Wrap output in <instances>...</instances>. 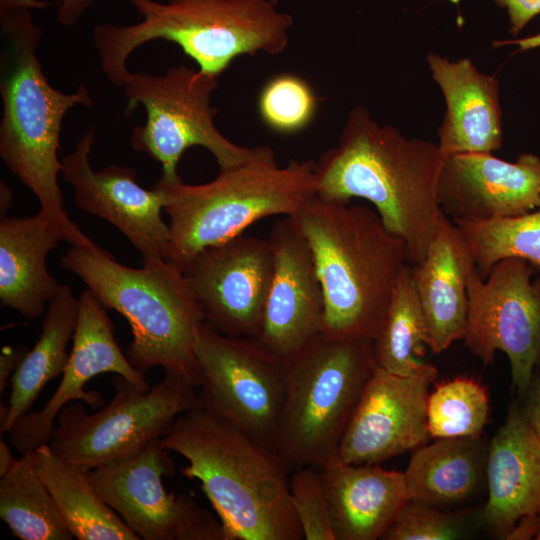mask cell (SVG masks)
I'll use <instances>...</instances> for the list:
<instances>
[{
	"label": "cell",
	"mask_w": 540,
	"mask_h": 540,
	"mask_svg": "<svg viewBox=\"0 0 540 540\" xmlns=\"http://www.w3.org/2000/svg\"><path fill=\"white\" fill-rule=\"evenodd\" d=\"M443 161L437 143L407 138L356 106L336 146L315 161L317 196L369 201L386 229L406 243L410 264H416L424 258L443 214L438 198Z\"/></svg>",
	"instance_id": "obj_1"
},
{
	"label": "cell",
	"mask_w": 540,
	"mask_h": 540,
	"mask_svg": "<svg viewBox=\"0 0 540 540\" xmlns=\"http://www.w3.org/2000/svg\"><path fill=\"white\" fill-rule=\"evenodd\" d=\"M30 7L0 4L1 52L0 157L8 169L39 199L41 212L71 246L97 245L68 217L58 184L62 121L76 105L91 107L89 90L79 85L63 93L50 85L37 54L42 28Z\"/></svg>",
	"instance_id": "obj_2"
},
{
	"label": "cell",
	"mask_w": 540,
	"mask_h": 540,
	"mask_svg": "<svg viewBox=\"0 0 540 540\" xmlns=\"http://www.w3.org/2000/svg\"><path fill=\"white\" fill-rule=\"evenodd\" d=\"M162 444L187 460L225 540H301L290 498V470L280 454L204 408L179 415Z\"/></svg>",
	"instance_id": "obj_3"
},
{
	"label": "cell",
	"mask_w": 540,
	"mask_h": 540,
	"mask_svg": "<svg viewBox=\"0 0 540 540\" xmlns=\"http://www.w3.org/2000/svg\"><path fill=\"white\" fill-rule=\"evenodd\" d=\"M305 237L324 297L322 334L375 340L396 282L410 264L406 243L369 207L314 196L290 217Z\"/></svg>",
	"instance_id": "obj_4"
},
{
	"label": "cell",
	"mask_w": 540,
	"mask_h": 540,
	"mask_svg": "<svg viewBox=\"0 0 540 540\" xmlns=\"http://www.w3.org/2000/svg\"><path fill=\"white\" fill-rule=\"evenodd\" d=\"M138 23H103L92 38L111 84L123 87L129 56L156 39L177 44L201 72L218 78L241 55H276L289 43L293 17L276 0H127Z\"/></svg>",
	"instance_id": "obj_5"
},
{
	"label": "cell",
	"mask_w": 540,
	"mask_h": 540,
	"mask_svg": "<svg viewBox=\"0 0 540 540\" xmlns=\"http://www.w3.org/2000/svg\"><path fill=\"white\" fill-rule=\"evenodd\" d=\"M61 266L77 275L98 301L128 321L130 363L146 374L154 367L190 378L197 386L194 346L204 322L183 271L165 259H143L131 268L101 249L75 247Z\"/></svg>",
	"instance_id": "obj_6"
},
{
	"label": "cell",
	"mask_w": 540,
	"mask_h": 540,
	"mask_svg": "<svg viewBox=\"0 0 540 540\" xmlns=\"http://www.w3.org/2000/svg\"><path fill=\"white\" fill-rule=\"evenodd\" d=\"M159 183L166 193L169 241L164 259L184 271L206 248L230 240L265 217L295 215L317 195L314 160L279 166L274 151L229 168L204 184Z\"/></svg>",
	"instance_id": "obj_7"
},
{
	"label": "cell",
	"mask_w": 540,
	"mask_h": 540,
	"mask_svg": "<svg viewBox=\"0 0 540 540\" xmlns=\"http://www.w3.org/2000/svg\"><path fill=\"white\" fill-rule=\"evenodd\" d=\"M286 378L275 448L290 472L321 469L340 441L377 368L370 339H332L322 333L285 360Z\"/></svg>",
	"instance_id": "obj_8"
},
{
	"label": "cell",
	"mask_w": 540,
	"mask_h": 540,
	"mask_svg": "<svg viewBox=\"0 0 540 540\" xmlns=\"http://www.w3.org/2000/svg\"><path fill=\"white\" fill-rule=\"evenodd\" d=\"M218 78L185 65L170 67L163 74L136 72L123 85L129 116L141 104L146 122L131 131L130 143L162 167L160 180L173 184L181 181L177 172L183 153L201 146L216 159L220 169H229L273 152L268 146L243 147L227 139L216 128L217 109L211 95Z\"/></svg>",
	"instance_id": "obj_9"
},
{
	"label": "cell",
	"mask_w": 540,
	"mask_h": 540,
	"mask_svg": "<svg viewBox=\"0 0 540 540\" xmlns=\"http://www.w3.org/2000/svg\"><path fill=\"white\" fill-rule=\"evenodd\" d=\"M112 385L114 395L99 411L88 414L75 403L59 412L49 442L58 457L89 471L162 438L179 415L202 408L194 381L178 373L165 372L148 391L121 375Z\"/></svg>",
	"instance_id": "obj_10"
},
{
	"label": "cell",
	"mask_w": 540,
	"mask_h": 540,
	"mask_svg": "<svg viewBox=\"0 0 540 540\" xmlns=\"http://www.w3.org/2000/svg\"><path fill=\"white\" fill-rule=\"evenodd\" d=\"M194 352L202 408L276 450L285 360L257 338L227 336L205 322L198 332Z\"/></svg>",
	"instance_id": "obj_11"
},
{
	"label": "cell",
	"mask_w": 540,
	"mask_h": 540,
	"mask_svg": "<svg viewBox=\"0 0 540 540\" xmlns=\"http://www.w3.org/2000/svg\"><path fill=\"white\" fill-rule=\"evenodd\" d=\"M519 258L498 261L483 278L468 281V316L463 342L484 365L506 354L513 388L523 395L540 361V277Z\"/></svg>",
	"instance_id": "obj_12"
},
{
	"label": "cell",
	"mask_w": 540,
	"mask_h": 540,
	"mask_svg": "<svg viewBox=\"0 0 540 540\" xmlns=\"http://www.w3.org/2000/svg\"><path fill=\"white\" fill-rule=\"evenodd\" d=\"M155 438L88 471L99 496L144 540H225L222 524L187 494L168 493L162 477L175 467Z\"/></svg>",
	"instance_id": "obj_13"
},
{
	"label": "cell",
	"mask_w": 540,
	"mask_h": 540,
	"mask_svg": "<svg viewBox=\"0 0 540 540\" xmlns=\"http://www.w3.org/2000/svg\"><path fill=\"white\" fill-rule=\"evenodd\" d=\"M273 270L268 238L241 234L198 253L183 273L208 326L257 338Z\"/></svg>",
	"instance_id": "obj_14"
},
{
	"label": "cell",
	"mask_w": 540,
	"mask_h": 540,
	"mask_svg": "<svg viewBox=\"0 0 540 540\" xmlns=\"http://www.w3.org/2000/svg\"><path fill=\"white\" fill-rule=\"evenodd\" d=\"M437 376L430 363L410 375L377 366L344 431L338 459L379 464L425 444L430 438L427 400Z\"/></svg>",
	"instance_id": "obj_15"
},
{
	"label": "cell",
	"mask_w": 540,
	"mask_h": 540,
	"mask_svg": "<svg viewBox=\"0 0 540 540\" xmlns=\"http://www.w3.org/2000/svg\"><path fill=\"white\" fill-rule=\"evenodd\" d=\"M78 299V323L59 386L40 410L23 415L8 432L11 443L21 456L49 444L57 416L70 402L80 400L92 408L103 405V398L97 391L84 390L87 382L95 376L112 372L125 377L143 391L151 388L145 374L130 363L118 346L106 307L89 289H85Z\"/></svg>",
	"instance_id": "obj_16"
},
{
	"label": "cell",
	"mask_w": 540,
	"mask_h": 540,
	"mask_svg": "<svg viewBox=\"0 0 540 540\" xmlns=\"http://www.w3.org/2000/svg\"><path fill=\"white\" fill-rule=\"evenodd\" d=\"M95 141L92 125L74 150L62 159V177L74 190L76 205L120 230L143 259H164L169 225L162 219L166 193L159 183L151 190L138 185L136 171L111 164L95 171L89 154Z\"/></svg>",
	"instance_id": "obj_17"
},
{
	"label": "cell",
	"mask_w": 540,
	"mask_h": 540,
	"mask_svg": "<svg viewBox=\"0 0 540 540\" xmlns=\"http://www.w3.org/2000/svg\"><path fill=\"white\" fill-rule=\"evenodd\" d=\"M272 281L257 339L287 360L322 332L323 290L310 247L285 216L271 228Z\"/></svg>",
	"instance_id": "obj_18"
},
{
	"label": "cell",
	"mask_w": 540,
	"mask_h": 540,
	"mask_svg": "<svg viewBox=\"0 0 540 540\" xmlns=\"http://www.w3.org/2000/svg\"><path fill=\"white\" fill-rule=\"evenodd\" d=\"M438 198L453 221H487L533 211L540 206V157L522 153L509 162L492 153L447 156Z\"/></svg>",
	"instance_id": "obj_19"
},
{
	"label": "cell",
	"mask_w": 540,
	"mask_h": 540,
	"mask_svg": "<svg viewBox=\"0 0 540 540\" xmlns=\"http://www.w3.org/2000/svg\"><path fill=\"white\" fill-rule=\"evenodd\" d=\"M426 61L446 105L437 143L444 158L498 151L503 129L497 79L480 72L470 59L453 61L430 52Z\"/></svg>",
	"instance_id": "obj_20"
},
{
	"label": "cell",
	"mask_w": 540,
	"mask_h": 540,
	"mask_svg": "<svg viewBox=\"0 0 540 540\" xmlns=\"http://www.w3.org/2000/svg\"><path fill=\"white\" fill-rule=\"evenodd\" d=\"M476 269L469 245L444 212L424 258L411 274L429 331V349L439 354L462 340L468 316V281Z\"/></svg>",
	"instance_id": "obj_21"
},
{
	"label": "cell",
	"mask_w": 540,
	"mask_h": 540,
	"mask_svg": "<svg viewBox=\"0 0 540 540\" xmlns=\"http://www.w3.org/2000/svg\"><path fill=\"white\" fill-rule=\"evenodd\" d=\"M485 475L482 518L494 532L506 536L521 518L540 516V440L516 404L487 447Z\"/></svg>",
	"instance_id": "obj_22"
},
{
	"label": "cell",
	"mask_w": 540,
	"mask_h": 540,
	"mask_svg": "<svg viewBox=\"0 0 540 540\" xmlns=\"http://www.w3.org/2000/svg\"><path fill=\"white\" fill-rule=\"evenodd\" d=\"M335 540L382 539L409 501L404 473L349 464L337 455L322 468Z\"/></svg>",
	"instance_id": "obj_23"
},
{
	"label": "cell",
	"mask_w": 540,
	"mask_h": 540,
	"mask_svg": "<svg viewBox=\"0 0 540 540\" xmlns=\"http://www.w3.org/2000/svg\"><path fill=\"white\" fill-rule=\"evenodd\" d=\"M64 236L41 212L33 217L0 220V300L25 318L43 315L61 285L46 260Z\"/></svg>",
	"instance_id": "obj_24"
},
{
	"label": "cell",
	"mask_w": 540,
	"mask_h": 540,
	"mask_svg": "<svg viewBox=\"0 0 540 540\" xmlns=\"http://www.w3.org/2000/svg\"><path fill=\"white\" fill-rule=\"evenodd\" d=\"M479 436L437 438L418 447L404 473L409 500L437 508L468 500L485 474Z\"/></svg>",
	"instance_id": "obj_25"
},
{
	"label": "cell",
	"mask_w": 540,
	"mask_h": 540,
	"mask_svg": "<svg viewBox=\"0 0 540 540\" xmlns=\"http://www.w3.org/2000/svg\"><path fill=\"white\" fill-rule=\"evenodd\" d=\"M79 299L69 285H61L49 302L42 332L10 378L9 405L0 408V432L8 433L28 410L49 381L62 375L70 356L68 343L78 323Z\"/></svg>",
	"instance_id": "obj_26"
},
{
	"label": "cell",
	"mask_w": 540,
	"mask_h": 540,
	"mask_svg": "<svg viewBox=\"0 0 540 540\" xmlns=\"http://www.w3.org/2000/svg\"><path fill=\"white\" fill-rule=\"evenodd\" d=\"M48 488L72 536L78 540H139L99 496L88 470L58 457L49 444L26 454Z\"/></svg>",
	"instance_id": "obj_27"
},
{
	"label": "cell",
	"mask_w": 540,
	"mask_h": 540,
	"mask_svg": "<svg viewBox=\"0 0 540 540\" xmlns=\"http://www.w3.org/2000/svg\"><path fill=\"white\" fill-rule=\"evenodd\" d=\"M377 366L399 375L418 372L427 362L421 360L429 348L426 318L415 289L411 264L404 267L375 338Z\"/></svg>",
	"instance_id": "obj_28"
},
{
	"label": "cell",
	"mask_w": 540,
	"mask_h": 540,
	"mask_svg": "<svg viewBox=\"0 0 540 540\" xmlns=\"http://www.w3.org/2000/svg\"><path fill=\"white\" fill-rule=\"evenodd\" d=\"M0 517L22 540H71L54 500L26 455L0 477Z\"/></svg>",
	"instance_id": "obj_29"
},
{
	"label": "cell",
	"mask_w": 540,
	"mask_h": 540,
	"mask_svg": "<svg viewBox=\"0 0 540 540\" xmlns=\"http://www.w3.org/2000/svg\"><path fill=\"white\" fill-rule=\"evenodd\" d=\"M485 278L505 258H519L540 271V206L528 213L487 221H454Z\"/></svg>",
	"instance_id": "obj_30"
},
{
	"label": "cell",
	"mask_w": 540,
	"mask_h": 540,
	"mask_svg": "<svg viewBox=\"0 0 540 540\" xmlns=\"http://www.w3.org/2000/svg\"><path fill=\"white\" fill-rule=\"evenodd\" d=\"M490 412L487 389L470 376L436 383L427 400L430 438L479 436Z\"/></svg>",
	"instance_id": "obj_31"
},
{
	"label": "cell",
	"mask_w": 540,
	"mask_h": 540,
	"mask_svg": "<svg viewBox=\"0 0 540 540\" xmlns=\"http://www.w3.org/2000/svg\"><path fill=\"white\" fill-rule=\"evenodd\" d=\"M318 98L312 87L294 74L272 77L261 89L258 111L262 121L278 133L303 130L314 118Z\"/></svg>",
	"instance_id": "obj_32"
},
{
	"label": "cell",
	"mask_w": 540,
	"mask_h": 540,
	"mask_svg": "<svg viewBox=\"0 0 540 540\" xmlns=\"http://www.w3.org/2000/svg\"><path fill=\"white\" fill-rule=\"evenodd\" d=\"M290 498L306 540H335L321 469L304 466L291 471Z\"/></svg>",
	"instance_id": "obj_33"
},
{
	"label": "cell",
	"mask_w": 540,
	"mask_h": 540,
	"mask_svg": "<svg viewBox=\"0 0 540 540\" xmlns=\"http://www.w3.org/2000/svg\"><path fill=\"white\" fill-rule=\"evenodd\" d=\"M463 514L409 500L383 535L384 540H452L465 531Z\"/></svg>",
	"instance_id": "obj_34"
},
{
	"label": "cell",
	"mask_w": 540,
	"mask_h": 540,
	"mask_svg": "<svg viewBox=\"0 0 540 540\" xmlns=\"http://www.w3.org/2000/svg\"><path fill=\"white\" fill-rule=\"evenodd\" d=\"M496 5L506 9L510 34L516 38L525 26L540 14V0H493Z\"/></svg>",
	"instance_id": "obj_35"
},
{
	"label": "cell",
	"mask_w": 540,
	"mask_h": 540,
	"mask_svg": "<svg viewBox=\"0 0 540 540\" xmlns=\"http://www.w3.org/2000/svg\"><path fill=\"white\" fill-rule=\"evenodd\" d=\"M525 397L521 413L540 440V375L535 376L522 395Z\"/></svg>",
	"instance_id": "obj_36"
},
{
	"label": "cell",
	"mask_w": 540,
	"mask_h": 540,
	"mask_svg": "<svg viewBox=\"0 0 540 540\" xmlns=\"http://www.w3.org/2000/svg\"><path fill=\"white\" fill-rule=\"evenodd\" d=\"M95 0H59L56 21L65 27L77 24Z\"/></svg>",
	"instance_id": "obj_37"
},
{
	"label": "cell",
	"mask_w": 540,
	"mask_h": 540,
	"mask_svg": "<svg viewBox=\"0 0 540 540\" xmlns=\"http://www.w3.org/2000/svg\"><path fill=\"white\" fill-rule=\"evenodd\" d=\"M27 350L20 346L12 348L3 347L0 355V393H3L7 381L19 366Z\"/></svg>",
	"instance_id": "obj_38"
},
{
	"label": "cell",
	"mask_w": 540,
	"mask_h": 540,
	"mask_svg": "<svg viewBox=\"0 0 540 540\" xmlns=\"http://www.w3.org/2000/svg\"><path fill=\"white\" fill-rule=\"evenodd\" d=\"M540 530V516L521 518L505 536L506 539H530ZM536 538V537H535Z\"/></svg>",
	"instance_id": "obj_39"
},
{
	"label": "cell",
	"mask_w": 540,
	"mask_h": 540,
	"mask_svg": "<svg viewBox=\"0 0 540 540\" xmlns=\"http://www.w3.org/2000/svg\"><path fill=\"white\" fill-rule=\"evenodd\" d=\"M493 44L495 47L516 45L518 47V52L529 51L532 49L540 48V32L527 37H516L514 39L495 41Z\"/></svg>",
	"instance_id": "obj_40"
},
{
	"label": "cell",
	"mask_w": 540,
	"mask_h": 540,
	"mask_svg": "<svg viewBox=\"0 0 540 540\" xmlns=\"http://www.w3.org/2000/svg\"><path fill=\"white\" fill-rule=\"evenodd\" d=\"M18 459L13 457L8 444L0 441V477L5 475L16 463Z\"/></svg>",
	"instance_id": "obj_41"
},
{
	"label": "cell",
	"mask_w": 540,
	"mask_h": 540,
	"mask_svg": "<svg viewBox=\"0 0 540 540\" xmlns=\"http://www.w3.org/2000/svg\"><path fill=\"white\" fill-rule=\"evenodd\" d=\"M0 209L1 217L6 216L7 210L12 206L13 195L11 189L1 181Z\"/></svg>",
	"instance_id": "obj_42"
},
{
	"label": "cell",
	"mask_w": 540,
	"mask_h": 540,
	"mask_svg": "<svg viewBox=\"0 0 540 540\" xmlns=\"http://www.w3.org/2000/svg\"><path fill=\"white\" fill-rule=\"evenodd\" d=\"M0 4L21 5L32 9H44L49 5L42 0H0Z\"/></svg>",
	"instance_id": "obj_43"
},
{
	"label": "cell",
	"mask_w": 540,
	"mask_h": 540,
	"mask_svg": "<svg viewBox=\"0 0 540 540\" xmlns=\"http://www.w3.org/2000/svg\"><path fill=\"white\" fill-rule=\"evenodd\" d=\"M536 539H537V540H540V530H539V532H538V534H537V536H536Z\"/></svg>",
	"instance_id": "obj_44"
}]
</instances>
